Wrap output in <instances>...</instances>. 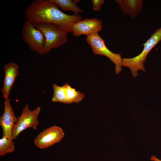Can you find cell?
Instances as JSON below:
<instances>
[{"label":"cell","mask_w":161,"mask_h":161,"mask_svg":"<svg viewBox=\"0 0 161 161\" xmlns=\"http://www.w3.org/2000/svg\"><path fill=\"white\" fill-rule=\"evenodd\" d=\"M41 110V107L38 106L34 110H31L29 105H25L14 126L12 135L13 140L16 139L24 130L28 128L37 129L39 123L38 118Z\"/></svg>","instance_id":"cell-6"},{"label":"cell","mask_w":161,"mask_h":161,"mask_svg":"<svg viewBox=\"0 0 161 161\" xmlns=\"http://www.w3.org/2000/svg\"><path fill=\"white\" fill-rule=\"evenodd\" d=\"M91 2L92 4V9L94 11H98L100 10L102 5L105 2L104 0H92Z\"/></svg>","instance_id":"cell-16"},{"label":"cell","mask_w":161,"mask_h":161,"mask_svg":"<svg viewBox=\"0 0 161 161\" xmlns=\"http://www.w3.org/2000/svg\"><path fill=\"white\" fill-rule=\"evenodd\" d=\"M161 40V27L156 30L151 37L143 45L142 52L138 55L131 58H122V66L129 68L134 77L138 75V72L141 70L144 72L145 69L144 63L147 55L153 48Z\"/></svg>","instance_id":"cell-2"},{"label":"cell","mask_w":161,"mask_h":161,"mask_svg":"<svg viewBox=\"0 0 161 161\" xmlns=\"http://www.w3.org/2000/svg\"><path fill=\"white\" fill-rule=\"evenodd\" d=\"M33 24L44 37L45 54L48 53L53 49L59 48L67 42L68 33L55 24L47 23Z\"/></svg>","instance_id":"cell-3"},{"label":"cell","mask_w":161,"mask_h":161,"mask_svg":"<svg viewBox=\"0 0 161 161\" xmlns=\"http://www.w3.org/2000/svg\"><path fill=\"white\" fill-rule=\"evenodd\" d=\"M64 132L59 126L54 125L45 129L36 136L34 143L38 148L44 149L59 142L64 137Z\"/></svg>","instance_id":"cell-7"},{"label":"cell","mask_w":161,"mask_h":161,"mask_svg":"<svg viewBox=\"0 0 161 161\" xmlns=\"http://www.w3.org/2000/svg\"><path fill=\"white\" fill-rule=\"evenodd\" d=\"M102 27V22L96 18H85L75 23L72 29V33L76 36L82 35L86 36L98 33Z\"/></svg>","instance_id":"cell-8"},{"label":"cell","mask_w":161,"mask_h":161,"mask_svg":"<svg viewBox=\"0 0 161 161\" xmlns=\"http://www.w3.org/2000/svg\"><path fill=\"white\" fill-rule=\"evenodd\" d=\"M58 8L52 0H34L26 8L25 17L33 24H52L68 33H71L73 24L81 20L82 16L67 14Z\"/></svg>","instance_id":"cell-1"},{"label":"cell","mask_w":161,"mask_h":161,"mask_svg":"<svg viewBox=\"0 0 161 161\" xmlns=\"http://www.w3.org/2000/svg\"><path fill=\"white\" fill-rule=\"evenodd\" d=\"M59 7L64 11H72L75 15H78V13H82L83 11L76 5L73 1L71 0H52Z\"/></svg>","instance_id":"cell-13"},{"label":"cell","mask_w":161,"mask_h":161,"mask_svg":"<svg viewBox=\"0 0 161 161\" xmlns=\"http://www.w3.org/2000/svg\"><path fill=\"white\" fill-rule=\"evenodd\" d=\"M63 86L64 88V96L66 103H78L84 98L85 95L83 93L77 91L70 86L68 83H66Z\"/></svg>","instance_id":"cell-12"},{"label":"cell","mask_w":161,"mask_h":161,"mask_svg":"<svg viewBox=\"0 0 161 161\" xmlns=\"http://www.w3.org/2000/svg\"><path fill=\"white\" fill-rule=\"evenodd\" d=\"M12 139L2 136L0 139V155L13 152L15 150L14 142Z\"/></svg>","instance_id":"cell-14"},{"label":"cell","mask_w":161,"mask_h":161,"mask_svg":"<svg viewBox=\"0 0 161 161\" xmlns=\"http://www.w3.org/2000/svg\"><path fill=\"white\" fill-rule=\"evenodd\" d=\"M10 101L9 99L4 101V110L0 117V125L3 131V136L12 139L13 129L18 118L16 116Z\"/></svg>","instance_id":"cell-9"},{"label":"cell","mask_w":161,"mask_h":161,"mask_svg":"<svg viewBox=\"0 0 161 161\" xmlns=\"http://www.w3.org/2000/svg\"><path fill=\"white\" fill-rule=\"evenodd\" d=\"M52 87L53 93L51 100L52 101L55 102H60L66 104L64 96V88L63 86H59L57 84L54 83L52 85Z\"/></svg>","instance_id":"cell-15"},{"label":"cell","mask_w":161,"mask_h":161,"mask_svg":"<svg viewBox=\"0 0 161 161\" xmlns=\"http://www.w3.org/2000/svg\"><path fill=\"white\" fill-rule=\"evenodd\" d=\"M86 40L95 55H103L109 58L115 65V73L119 74L122 70V58L121 54H116L111 51L106 46L103 39L98 33L86 36Z\"/></svg>","instance_id":"cell-4"},{"label":"cell","mask_w":161,"mask_h":161,"mask_svg":"<svg viewBox=\"0 0 161 161\" xmlns=\"http://www.w3.org/2000/svg\"><path fill=\"white\" fill-rule=\"evenodd\" d=\"M21 35L30 50L41 55L45 54L44 51L45 38L43 34L27 20L23 25Z\"/></svg>","instance_id":"cell-5"},{"label":"cell","mask_w":161,"mask_h":161,"mask_svg":"<svg viewBox=\"0 0 161 161\" xmlns=\"http://www.w3.org/2000/svg\"><path fill=\"white\" fill-rule=\"evenodd\" d=\"M116 1L125 15L135 18L141 11L143 1L142 0H116Z\"/></svg>","instance_id":"cell-11"},{"label":"cell","mask_w":161,"mask_h":161,"mask_svg":"<svg viewBox=\"0 0 161 161\" xmlns=\"http://www.w3.org/2000/svg\"><path fill=\"white\" fill-rule=\"evenodd\" d=\"M19 68L16 63L11 62L6 64L3 67L4 76L1 92L5 100L9 99L10 90L18 74Z\"/></svg>","instance_id":"cell-10"},{"label":"cell","mask_w":161,"mask_h":161,"mask_svg":"<svg viewBox=\"0 0 161 161\" xmlns=\"http://www.w3.org/2000/svg\"><path fill=\"white\" fill-rule=\"evenodd\" d=\"M151 159L153 161H161V160L159 159L155 155H153L151 157Z\"/></svg>","instance_id":"cell-17"}]
</instances>
